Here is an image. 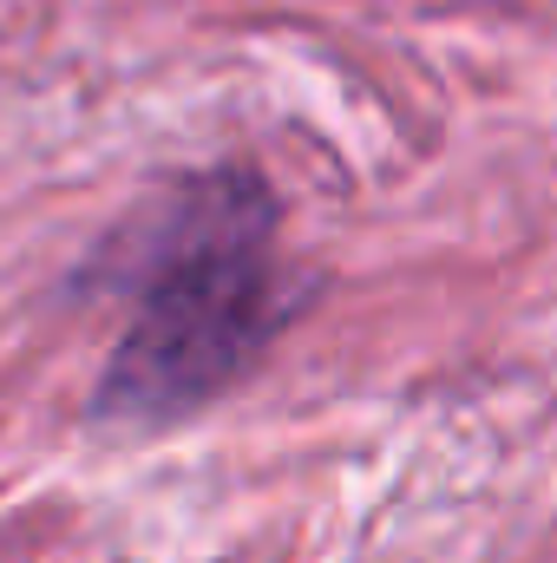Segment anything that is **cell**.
<instances>
[{"instance_id":"6da1fadb","label":"cell","mask_w":557,"mask_h":563,"mask_svg":"<svg viewBox=\"0 0 557 563\" xmlns=\"http://www.w3.org/2000/svg\"><path fill=\"white\" fill-rule=\"evenodd\" d=\"M132 243V321L99 374V413L164 426L230 394L288 321L276 197L250 170H210L177 184Z\"/></svg>"}]
</instances>
